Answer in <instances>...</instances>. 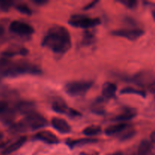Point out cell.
I'll use <instances>...</instances> for the list:
<instances>
[{
    "instance_id": "2",
    "label": "cell",
    "mask_w": 155,
    "mask_h": 155,
    "mask_svg": "<svg viewBox=\"0 0 155 155\" xmlns=\"http://www.w3.org/2000/svg\"><path fill=\"white\" fill-rule=\"evenodd\" d=\"M42 70L30 62L19 61L13 62L8 58H0V76L3 77H14L26 75H40Z\"/></svg>"
},
{
    "instance_id": "12",
    "label": "cell",
    "mask_w": 155,
    "mask_h": 155,
    "mask_svg": "<svg viewBox=\"0 0 155 155\" xmlns=\"http://www.w3.org/2000/svg\"><path fill=\"white\" fill-rule=\"evenodd\" d=\"M36 110V104L30 101H22L18 103L15 110L23 115H29L33 113Z\"/></svg>"
},
{
    "instance_id": "3",
    "label": "cell",
    "mask_w": 155,
    "mask_h": 155,
    "mask_svg": "<svg viewBox=\"0 0 155 155\" xmlns=\"http://www.w3.org/2000/svg\"><path fill=\"white\" fill-rule=\"evenodd\" d=\"M128 81L141 87L148 89L151 93H155V74L150 71H141L128 78Z\"/></svg>"
},
{
    "instance_id": "13",
    "label": "cell",
    "mask_w": 155,
    "mask_h": 155,
    "mask_svg": "<svg viewBox=\"0 0 155 155\" xmlns=\"http://www.w3.org/2000/svg\"><path fill=\"white\" fill-rule=\"evenodd\" d=\"M130 124H127V123H118V124L110 126L109 127H107L104 130V133L108 136L120 135L121 133H124V131L128 130L130 128Z\"/></svg>"
},
{
    "instance_id": "32",
    "label": "cell",
    "mask_w": 155,
    "mask_h": 155,
    "mask_svg": "<svg viewBox=\"0 0 155 155\" xmlns=\"http://www.w3.org/2000/svg\"><path fill=\"white\" fill-rule=\"evenodd\" d=\"M3 34H4V29H3V27H2V26H0V37H1Z\"/></svg>"
},
{
    "instance_id": "6",
    "label": "cell",
    "mask_w": 155,
    "mask_h": 155,
    "mask_svg": "<svg viewBox=\"0 0 155 155\" xmlns=\"http://www.w3.org/2000/svg\"><path fill=\"white\" fill-rule=\"evenodd\" d=\"M21 122L23 123L27 131L28 130L35 131L48 126L47 120L42 115L36 112H33L30 114L27 115L25 118L21 120Z\"/></svg>"
},
{
    "instance_id": "23",
    "label": "cell",
    "mask_w": 155,
    "mask_h": 155,
    "mask_svg": "<svg viewBox=\"0 0 155 155\" xmlns=\"http://www.w3.org/2000/svg\"><path fill=\"white\" fill-rule=\"evenodd\" d=\"M16 9L21 14H24L26 15H32V9L27 5L26 4H18L16 5Z\"/></svg>"
},
{
    "instance_id": "24",
    "label": "cell",
    "mask_w": 155,
    "mask_h": 155,
    "mask_svg": "<svg viewBox=\"0 0 155 155\" xmlns=\"http://www.w3.org/2000/svg\"><path fill=\"white\" fill-rule=\"evenodd\" d=\"M135 135H136V131H135V130H127V131H126V133L121 134V136H119V138L121 141H126V140H129V139H132Z\"/></svg>"
},
{
    "instance_id": "17",
    "label": "cell",
    "mask_w": 155,
    "mask_h": 155,
    "mask_svg": "<svg viewBox=\"0 0 155 155\" xmlns=\"http://www.w3.org/2000/svg\"><path fill=\"white\" fill-rule=\"evenodd\" d=\"M153 144L148 140H143L138 148L139 155H155Z\"/></svg>"
},
{
    "instance_id": "34",
    "label": "cell",
    "mask_w": 155,
    "mask_h": 155,
    "mask_svg": "<svg viewBox=\"0 0 155 155\" xmlns=\"http://www.w3.org/2000/svg\"><path fill=\"white\" fill-rule=\"evenodd\" d=\"M2 137H3V135L1 133H0V140H1V139H2Z\"/></svg>"
},
{
    "instance_id": "7",
    "label": "cell",
    "mask_w": 155,
    "mask_h": 155,
    "mask_svg": "<svg viewBox=\"0 0 155 155\" xmlns=\"http://www.w3.org/2000/svg\"><path fill=\"white\" fill-rule=\"evenodd\" d=\"M51 108L54 112L62 114H67L71 117H77L81 116V114L74 109L70 108L64 101L61 98H57L51 104Z\"/></svg>"
},
{
    "instance_id": "15",
    "label": "cell",
    "mask_w": 155,
    "mask_h": 155,
    "mask_svg": "<svg viewBox=\"0 0 155 155\" xmlns=\"http://www.w3.org/2000/svg\"><path fill=\"white\" fill-rule=\"evenodd\" d=\"M136 115H137V111L134 108L127 107V108L124 109L122 114L117 115L116 117L114 118L113 120L116 121V122L124 123L125 121H129L133 120V118L136 117Z\"/></svg>"
},
{
    "instance_id": "19",
    "label": "cell",
    "mask_w": 155,
    "mask_h": 155,
    "mask_svg": "<svg viewBox=\"0 0 155 155\" xmlns=\"http://www.w3.org/2000/svg\"><path fill=\"white\" fill-rule=\"evenodd\" d=\"M15 114H16V110L15 109H8L5 113L0 116V120L5 124H11V122L13 121V120L15 117Z\"/></svg>"
},
{
    "instance_id": "30",
    "label": "cell",
    "mask_w": 155,
    "mask_h": 155,
    "mask_svg": "<svg viewBox=\"0 0 155 155\" xmlns=\"http://www.w3.org/2000/svg\"><path fill=\"white\" fill-rule=\"evenodd\" d=\"M150 139H151V142L152 144H155V131L152 132L150 136Z\"/></svg>"
},
{
    "instance_id": "5",
    "label": "cell",
    "mask_w": 155,
    "mask_h": 155,
    "mask_svg": "<svg viewBox=\"0 0 155 155\" xmlns=\"http://www.w3.org/2000/svg\"><path fill=\"white\" fill-rule=\"evenodd\" d=\"M68 24L77 28L89 29L99 25L101 20L98 18H90L83 15H74L70 18Z\"/></svg>"
},
{
    "instance_id": "18",
    "label": "cell",
    "mask_w": 155,
    "mask_h": 155,
    "mask_svg": "<svg viewBox=\"0 0 155 155\" xmlns=\"http://www.w3.org/2000/svg\"><path fill=\"white\" fill-rule=\"evenodd\" d=\"M98 140L97 139L93 138H86V139H81L78 140H68L67 142L68 146L71 148H74V147L83 146V145H88V144H94L97 143Z\"/></svg>"
},
{
    "instance_id": "20",
    "label": "cell",
    "mask_w": 155,
    "mask_h": 155,
    "mask_svg": "<svg viewBox=\"0 0 155 155\" xmlns=\"http://www.w3.org/2000/svg\"><path fill=\"white\" fill-rule=\"evenodd\" d=\"M120 94L125 95V94H130V95H138L142 98L146 97V92L143 90H139V89H135L133 87H125L120 90Z\"/></svg>"
},
{
    "instance_id": "28",
    "label": "cell",
    "mask_w": 155,
    "mask_h": 155,
    "mask_svg": "<svg viewBox=\"0 0 155 155\" xmlns=\"http://www.w3.org/2000/svg\"><path fill=\"white\" fill-rule=\"evenodd\" d=\"M98 1H94V2H90L89 4L86 5V6L84 7V10L85 11H87V10H89V9L92 8L93 7H95V5H96V4H98Z\"/></svg>"
},
{
    "instance_id": "33",
    "label": "cell",
    "mask_w": 155,
    "mask_h": 155,
    "mask_svg": "<svg viewBox=\"0 0 155 155\" xmlns=\"http://www.w3.org/2000/svg\"><path fill=\"white\" fill-rule=\"evenodd\" d=\"M152 17H153V19L154 20V21H155V9H154V10L152 11Z\"/></svg>"
},
{
    "instance_id": "14",
    "label": "cell",
    "mask_w": 155,
    "mask_h": 155,
    "mask_svg": "<svg viewBox=\"0 0 155 155\" xmlns=\"http://www.w3.org/2000/svg\"><path fill=\"white\" fill-rule=\"evenodd\" d=\"M117 87L116 85L110 82H106L104 83L101 89V94H102V98L105 99H110L113 98L116 95Z\"/></svg>"
},
{
    "instance_id": "10",
    "label": "cell",
    "mask_w": 155,
    "mask_h": 155,
    "mask_svg": "<svg viewBox=\"0 0 155 155\" xmlns=\"http://www.w3.org/2000/svg\"><path fill=\"white\" fill-rule=\"evenodd\" d=\"M51 125L54 130L61 134H68L71 131V127L65 120L60 117H53L51 119Z\"/></svg>"
},
{
    "instance_id": "26",
    "label": "cell",
    "mask_w": 155,
    "mask_h": 155,
    "mask_svg": "<svg viewBox=\"0 0 155 155\" xmlns=\"http://www.w3.org/2000/svg\"><path fill=\"white\" fill-rule=\"evenodd\" d=\"M14 2L12 1H2L0 2V10L2 12H8L13 5Z\"/></svg>"
},
{
    "instance_id": "25",
    "label": "cell",
    "mask_w": 155,
    "mask_h": 155,
    "mask_svg": "<svg viewBox=\"0 0 155 155\" xmlns=\"http://www.w3.org/2000/svg\"><path fill=\"white\" fill-rule=\"evenodd\" d=\"M119 2H120L124 6L130 9L135 8L138 5V2L135 1V0H120V1H119Z\"/></svg>"
},
{
    "instance_id": "21",
    "label": "cell",
    "mask_w": 155,
    "mask_h": 155,
    "mask_svg": "<svg viewBox=\"0 0 155 155\" xmlns=\"http://www.w3.org/2000/svg\"><path fill=\"white\" fill-rule=\"evenodd\" d=\"M101 128L98 126H90L83 130V133L86 136H93L99 135L101 133Z\"/></svg>"
},
{
    "instance_id": "27",
    "label": "cell",
    "mask_w": 155,
    "mask_h": 155,
    "mask_svg": "<svg viewBox=\"0 0 155 155\" xmlns=\"http://www.w3.org/2000/svg\"><path fill=\"white\" fill-rule=\"evenodd\" d=\"M8 109V104L5 101H0V116Z\"/></svg>"
},
{
    "instance_id": "1",
    "label": "cell",
    "mask_w": 155,
    "mask_h": 155,
    "mask_svg": "<svg viewBox=\"0 0 155 155\" xmlns=\"http://www.w3.org/2000/svg\"><path fill=\"white\" fill-rule=\"evenodd\" d=\"M42 45L55 54H64L71 47V35L68 29L60 25H53L47 31L42 41Z\"/></svg>"
},
{
    "instance_id": "31",
    "label": "cell",
    "mask_w": 155,
    "mask_h": 155,
    "mask_svg": "<svg viewBox=\"0 0 155 155\" xmlns=\"http://www.w3.org/2000/svg\"><path fill=\"white\" fill-rule=\"evenodd\" d=\"M107 155H124V153L122 152H120V151H117V152H114V153H112V154H109Z\"/></svg>"
},
{
    "instance_id": "11",
    "label": "cell",
    "mask_w": 155,
    "mask_h": 155,
    "mask_svg": "<svg viewBox=\"0 0 155 155\" xmlns=\"http://www.w3.org/2000/svg\"><path fill=\"white\" fill-rule=\"evenodd\" d=\"M34 139L36 140L42 141L45 143L49 144V145H54V144L59 143V140L57 136L50 131L39 132L34 136Z\"/></svg>"
},
{
    "instance_id": "29",
    "label": "cell",
    "mask_w": 155,
    "mask_h": 155,
    "mask_svg": "<svg viewBox=\"0 0 155 155\" xmlns=\"http://www.w3.org/2000/svg\"><path fill=\"white\" fill-rule=\"evenodd\" d=\"M33 2L40 5L46 4L47 1H44V0H34V1H33Z\"/></svg>"
},
{
    "instance_id": "16",
    "label": "cell",
    "mask_w": 155,
    "mask_h": 155,
    "mask_svg": "<svg viewBox=\"0 0 155 155\" xmlns=\"http://www.w3.org/2000/svg\"><path fill=\"white\" fill-rule=\"evenodd\" d=\"M27 136H21V137L19 138L18 140L15 141V142H13V143H12L11 145H9L8 146L6 147V148L3 150L2 154L8 155L12 154V153L15 152V151H18V149H20V148L25 144V142H27Z\"/></svg>"
},
{
    "instance_id": "22",
    "label": "cell",
    "mask_w": 155,
    "mask_h": 155,
    "mask_svg": "<svg viewBox=\"0 0 155 155\" xmlns=\"http://www.w3.org/2000/svg\"><path fill=\"white\" fill-rule=\"evenodd\" d=\"M95 42V36L89 31H85L83 34V44L85 45H91Z\"/></svg>"
},
{
    "instance_id": "4",
    "label": "cell",
    "mask_w": 155,
    "mask_h": 155,
    "mask_svg": "<svg viewBox=\"0 0 155 155\" xmlns=\"http://www.w3.org/2000/svg\"><path fill=\"white\" fill-rule=\"evenodd\" d=\"M91 80H76L66 83L64 89L66 93L71 97H79L84 95L93 86Z\"/></svg>"
},
{
    "instance_id": "8",
    "label": "cell",
    "mask_w": 155,
    "mask_h": 155,
    "mask_svg": "<svg viewBox=\"0 0 155 155\" xmlns=\"http://www.w3.org/2000/svg\"><path fill=\"white\" fill-rule=\"evenodd\" d=\"M9 30L19 36H30L35 32L34 28L32 26L20 21H12L9 25Z\"/></svg>"
},
{
    "instance_id": "9",
    "label": "cell",
    "mask_w": 155,
    "mask_h": 155,
    "mask_svg": "<svg viewBox=\"0 0 155 155\" xmlns=\"http://www.w3.org/2000/svg\"><path fill=\"white\" fill-rule=\"evenodd\" d=\"M145 33L143 30L139 28L133 29H120V30H114L111 32L113 36H118V37L125 38L129 40L134 41L140 38Z\"/></svg>"
}]
</instances>
